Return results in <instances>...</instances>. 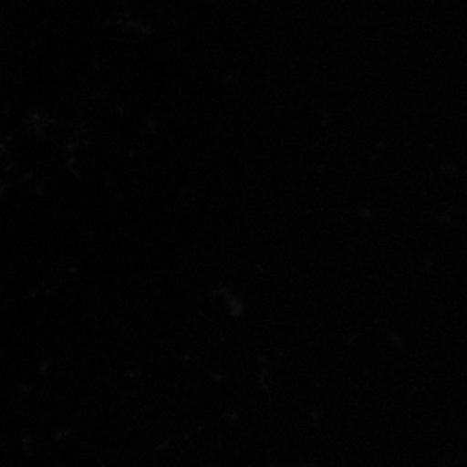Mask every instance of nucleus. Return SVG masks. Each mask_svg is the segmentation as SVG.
<instances>
[]
</instances>
